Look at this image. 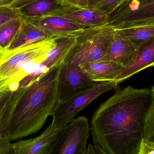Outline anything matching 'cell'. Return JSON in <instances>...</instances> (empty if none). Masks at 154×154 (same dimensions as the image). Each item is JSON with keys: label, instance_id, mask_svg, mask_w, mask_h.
Returning a JSON list of instances; mask_svg holds the SVG:
<instances>
[{"label": "cell", "instance_id": "6da1fadb", "mask_svg": "<svg viewBox=\"0 0 154 154\" xmlns=\"http://www.w3.org/2000/svg\"><path fill=\"white\" fill-rule=\"evenodd\" d=\"M154 101L152 89L128 86L102 103L92 115L94 143L107 154H138L145 120Z\"/></svg>", "mask_w": 154, "mask_h": 154}, {"label": "cell", "instance_id": "7a4b0ae2", "mask_svg": "<svg viewBox=\"0 0 154 154\" xmlns=\"http://www.w3.org/2000/svg\"><path fill=\"white\" fill-rule=\"evenodd\" d=\"M61 67L49 69L32 84L14 91L7 119V131L11 141L39 131L51 115L58 102Z\"/></svg>", "mask_w": 154, "mask_h": 154}, {"label": "cell", "instance_id": "3957f363", "mask_svg": "<svg viewBox=\"0 0 154 154\" xmlns=\"http://www.w3.org/2000/svg\"><path fill=\"white\" fill-rule=\"evenodd\" d=\"M57 37L15 49H0V93L16 90L21 81L46 59Z\"/></svg>", "mask_w": 154, "mask_h": 154}, {"label": "cell", "instance_id": "277c9868", "mask_svg": "<svg viewBox=\"0 0 154 154\" xmlns=\"http://www.w3.org/2000/svg\"><path fill=\"white\" fill-rule=\"evenodd\" d=\"M115 30L101 26L87 28L77 37V42L65 63L79 66L104 59Z\"/></svg>", "mask_w": 154, "mask_h": 154}, {"label": "cell", "instance_id": "5b68a950", "mask_svg": "<svg viewBox=\"0 0 154 154\" xmlns=\"http://www.w3.org/2000/svg\"><path fill=\"white\" fill-rule=\"evenodd\" d=\"M114 81L97 83L66 99L59 101L51 116V124L57 131L66 126L86 106L100 95L116 87Z\"/></svg>", "mask_w": 154, "mask_h": 154}, {"label": "cell", "instance_id": "8992f818", "mask_svg": "<svg viewBox=\"0 0 154 154\" xmlns=\"http://www.w3.org/2000/svg\"><path fill=\"white\" fill-rule=\"evenodd\" d=\"M149 25H154V0L122 2L108 15L104 26L122 30Z\"/></svg>", "mask_w": 154, "mask_h": 154}, {"label": "cell", "instance_id": "52a82bcc", "mask_svg": "<svg viewBox=\"0 0 154 154\" xmlns=\"http://www.w3.org/2000/svg\"><path fill=\"white\" fill-rule=\"evenodd\" d=\"M90 130L87 118L80 116L74 118L58 131L50 154H85Z\"/></svg>", "mask_w": 154, "mask_h": 154}, {"label": "cell", "instance_id": "ba28073f", "mask_svg": "<svg viewBox=\"0 0 154 154\" xmlns=\"http://www.w3.org/2000/svg\"><path fill=\"white\" fill-rule=\"evenodd\" d=\"M79 67L65 63L61 66L58 77V101L66 99L96 84Z\"/></svg>", "mask_w": 154, "mask_h": 154}, {"label": "cell", "instance_id": "9c48e42d", "mask_svg": "<svg viewBox=\"0 0 154 154\" xmlns=\"http://www.w3.org/2000/svg\"><path fill=\"white\" fill-rule=\"evenodd\" d=\"M65 19L87 29L103 26L106 24L108 15L102 11L95 8H75L62 5L52 14Z\"/></svg>", "mask_w": 154, "mask_h": 154}, {"label": "cell", "instance_id": "30bf717a", "mask_svg": "<svg viewBox=\"0 0 154 154\" xmlns=\"http://www.w3.org/2000/svg\"><path fill=\"white\" fill-rule=\"evenodd\" d=\"M58 131L51 124L40 135L13 143L14 154H50Z\"/></svg>", "mask_w": 154, "mask_h": 154}, {"label": "cell", "instance_id": "8fae6325", "mask_svg": "<svg viewBox=\"0 0 154 154\" xmlns=\"http://www.w3.org/2000/svg\"><path fill=\"white\" fill-rule=\"evenodd\" d=\"M24 18L55 36H78L86 29L58 15H48L37 18Z\"/></svg>", "mask_w": 154, "mask_h": 154}, {"label": "cell", "instance_id": "7c38bea8", "mask_svg": "<svg viewBox=\"0 0 154 154\" xmlns=\"http://www.w3.org/2000/svg\"><path fill=\"white\" fill-rule=\"evenodd\" d=\"M137 49L121 30H115L114 37L103 60L115 61L126 67L134 58Z\"/></svg>", "mask_w": 154, "mask_h": 154}, {"label": "cell", "instance_id": "4fadbf2b", "mask_svg": "<svg viewBox=\"0 0 154 154\" xmlns=\"http://www.w3.org/2000/svg\"><path fill=\"white\" fill-rule=\"evenodd\" d=\"M154 66V38L143 42L137 49L131 63L114 79L119 84L137 72Z\"/></svg>", "mask_w": 154, "mask_h": 154}, {"label": "cell", "instance_id": "5bb4252c", "mask_svg": "<svg viewBox=\"0 0 154 154\" xmlns=\"http://www.w3.org/2000/svg\"><path fill=\"white\" fill-rule=\"evenodd\" d=\"M78 67L91 80L96 82L114 81L125 68L120 63L106 60L92 61Z\"/></svg>", "mask_w": 154, "mask_h": 154}, {"label": "cell", "instance_id": "9a60e30c", "mask_svg": "<svg viewBox=\"0 0 154 154\" xmlns=\"http://www.w3.org/2000/svg\"><path fill=\"white\" fill-rule=\"evenodd\" d=\"M77 36H58L56 45L42 64L49 69L62 66L75 45Z\"/></svg>", "mask_w": 154, "mask_h": 154}, {"label": "cell", "instance_id": "2e32d148", "mask_svg": "<svg viewBox=\"0 0 154 154\" xmlns=\"http://www.w3.org/2000/svg\"><path fill=\"white\" fill-rule=\"evenodd\" d=\"M14 92L7 90L0 93V154H14L13 143L7 131V119Z\"/></svg>", "mask_w": 154, "mask_h": 154}, {"label": "cell", "instance_id": "e0dca14e", "mask_svg": "<svg viewBox=\"0 0 154 154\" xmlns=\"http://www.w3.org/2000/svg\"><path fill=\"white\" fill-rule=\"evenodd\" d=\"M54 36L24 18L20 30L8 49H11L32 44Z\"/></svg>", "mask_w": 154, "mask_h": 154}, {"label": "cell", "instance_id": "ac0fdd59", "mask_svg": "<svg viewBox=\"0 0 154 154\" xmlns=\"http://www.w3.org/2000/svg\"><path fill=\"white\" fill-rule=\"evenodd\" d=\"M60 0H36L19 9L20 15L33 18L50 15L62 6Z\"/></svg>", "mask_w": 154, "mask_h": 154}, {"label": "cell", "instance_id": "d6986e66", "mask_svg": "<svg viewBox=\"0 0 154 154\" xmlns=\"http://www.w3.org/2000/svg\"><path fill=\"white\" fill-rule=\"evenodd\" d=\"M24 21L21 15L0 25V49H6L16 38Z\"/></svg>", "mask_w": 154, "mask_h": 154}, {"label": "cell", "instance_id": "ffe728a7", "mask_svg": "<svg viewBox=\"0 0 154 154\" xmlns=\"http://www.w3.org/2000/svg\"><path fill=\"white\" fill-rule=\"evenodd\" d=\"M121 30L137 48L143 42L154 38V25L140 26Z\"/></svg>", "mask_w": 154, "mask_h": 154}, {"label": "cell", "instance_id": "44dd1931", "mask_svg": "<svg viewBox=\"0 0 154 154\" xmlns=\"http://www.w3.org/2000/svg\"><path fill=\"white\" fill-rule=\"evenodd\" d=\"M143 139L154 143V101L146 116Z\"/></svg>", "mask_w": 154, "mask_h": 154}, {"label": "cell", "instance_id": "7402d4cb", "mask_svg": "<svg viewBox=\"0 0 154 154\" xmlns=\"http://www.w3.org/2000/svg\"><path fill=\"white\" fill-rule=\"evenodd\" d=\"M20 15L19 9L0 7V25Z\"/></svg>", "mask_w": 154, "mask_h": 154}, {"label": "cell", "instance_id": "603a6c76", "mask_svg": "<svg viewBox=\"0 0 154 154\" xmlns=\"http://www.w3.org/2000/svg\"><path fill=\"white\" fill-rule=\"evenodd\" d=\"M123 0H103L94 8L102 11L108 15Z\"/></svg>", "mask_w": 154, "mask_h": 154}, {"label": "cell", "instance_id": "cb8c5ba5", "mask_svg": "<svg viewBox=\"0 0 154 154\" xmlns=\"http://www.w3.org/2000/svg\"><path fill=\"white\" fill-rule=\"evenodd\" d=\"M36 0H0V7L20 9Z\"/></svg>", "mask_w": 154, "mask_h": 154}, {"label": "cell", "instance_id": "d4e9b609", "mask_svg": "<svg viewBox=\"0 0 154 154\" xmlns=\"http://www.w3.org/2000/svg\"><path fill=\"white\" fill-rule=\"evenodd\" d=\"M63 5L81 9L89 8V0H60Z\"/></svg>", "mask_w": 154, "mask_h": 154}, {"label": "cell", "instance_id": "484cf974", "mask_svg": "<svg viewBox=\"0 0 154 154\" xmlns=\"http://www.w3.org/2000/svg\"><path fill=\"white\" fill-rule=\"evenodd\" d=\"M154 154V143L143 139L138 154Z\"/></svg>", "mask_w": 154, "mask_h": 154}, {"label": "cell", "instance_id": "4316f807", "mask_svg": "<svg viewBox=\"0 0 154 154\" xmlns=\"http://www.w3.org/2000/svg\"><path fill=\"white\" fill-rule=\"evenodd\" d=\"M107 154L106 152L99 145L94 143V145L89 144L86 148L85 154Z\"/></svg>", "mask_w": 154, "mask_h": 154}, {"label": "cell", "instance_id": "83f0119b", "mask_svg": "<svg viewBox=\"0 0 154 154\" xmlns=\"http://www.w3.org/2000/svg\"><path fill=\"white\" fill-rule=\"evenodd\" d=\"M103 0H89V8H94L100 2Z\"/></svg>", "mask_w": 154, "mask_h": 154}, {"label": "cell", "instance_id": "f1b7e54d", "mask_svg": "<svg viewBox=\"0 0 154 154\" xmlns=\"http://www.w3.org/2000/svg\"><path fill=\"white\" fill-rule=\"evenodd\" d=\"M152 91L153 93L154 96V86H153L152 87Z\"/></svg>", "mask_w": 154, "mask_h": 154}, {"label": "cell", "instance_id": "f546056e", "mask_svg": "<svg viewBox=\"0 0 154 154\" xmlns=\"http://www.w3.org/2000/svg\"><path fill=\"white\" fill-rule=\"evenodd\" d=\"M132 1V0H123V1H122V2H124V1Z\"/></svg>", "mask_w": 154, "mask_h": 154}, {"label": "cell", "instance_id": "4dcf8cb0", "mask_svg": "<svg viewBox=\"0 0 154 154\" xmlns=\"http://www.w3.org/2000/svg\"><path fill=\"white\" fill-rule=\"evenodd\" d=\"M153 67H154V66H153Z\"/></svg>", "mask_w": 154, "mask_h": 154}, {"label": "cell", "instance_id": "1f68e13d", "mask_svg": "<svg viewBox=\"0 0 154 154\" xmlns=\"http://www.w3.org/2000/svg\"></svg>", "mask_w": 154, "mask_h": 154}]
</instances>
